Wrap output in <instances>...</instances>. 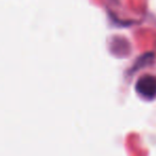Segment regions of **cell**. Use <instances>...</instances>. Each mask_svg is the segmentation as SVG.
Here are the masks:
<instances>
[{
	"mask_svg": "<svg viewBox=\"0 0 156 156\" xmlns=\"http://www.w3.org/2000/svg\"><path fill=\"white\" fill-rule=\"evenodd\" d=\"M136 91L141 98L145 100H153L156 98V77L145 75L139 78L136 83Z\"/></svg>",
	"mask_w": 156,
	"mask_h": 156,
	"instance_id": "cell-1",
	"label": "cell"
}]
</instances>
